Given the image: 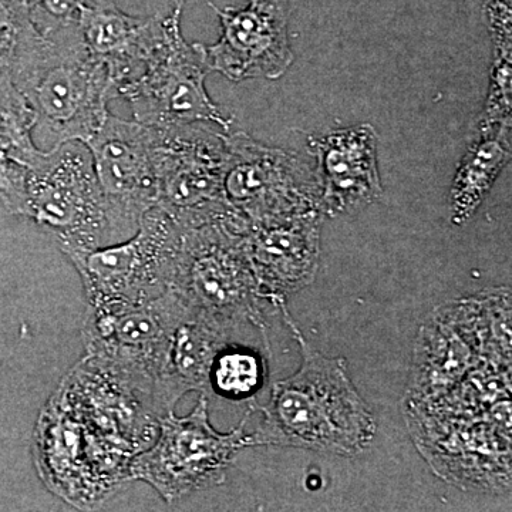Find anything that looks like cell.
Segmentation results:
<instances>
[{"label": "cell", "mask_w": 512, "mask_h": 512, "mask_svg": "<svg viewBox=\"0 0 512 512\" xmlns=\"http://www.w3.org/2000/svg\"><path fill=\"white\" fill-rule=\"evenodd\" d=\"M36 126L35 110L6 74L0 79V151L25 167H33L46 153L33 141Z\"/></svg>", "instance_id": "17"}, {"label": "cell", "mask_w": 512, "mask_h": 512, "mask_svg": "<svg viewBox=\"0 0 512 512\" xmlns=\"http://www.w3.org/2000/svg\"><path fill=\"white\" fill-rule=\"evenodd\" d=\"M10 77L35 110L49 150L67 141L86 143L119 97L107 67L83 45L77 23L55 35L37 30L20 47Z\"/></svg>", "instance_id": "2"}, {"label": "cell", "mask_w": 512, "mask_h": 512, "mask_svg": "<svg viewBox=\"0 0 512 512\" xmlns=\"http://www.w3.org/2000/svg\"><path fill=\"white\" fill-rule=\"evenodd\" d=\"M265 379L264 356L251 346L231 340L212 363L208 392L229 400H247L262 389Z\"/></svg>", "instance_id": "18"}, {"label": "cell", "mask_w": 512, "mask_h": 512, "mask_svg": "<svg viewBox=\"0 0 512 512\" xmlns=\"http://www.w3.org/2000/svg\"><path fill=\"white\" fill-rule=\"evenodd\" d=\"M163 15L134 18L110 0H87L80 9L77 30L83 45L109 70L117 94L143 72L161 33Z\"/></svg>", "instance_id": "15"}, {"label": "cell", "mask_w": 512, "mask_h": 512, "mask_svg": "<svg viewBox=\"0 0 512 512\" xmlns=\"http://www.w3.org/2000/svg\"><path fill=\"white\" fill-rule=\"evenodd\" d=\"M322 214L274 224H249L247 245L256 279L272 308L315 281L320 259Z\"/></svg>", "instance_id": "13"}, {"label": "cell", "mask_w": 512, "mask_h": 512, "mask_svg": "<svg viewBox=\"0 0 512 512\" xmlns=\"http://www.w3.org/2000/svg\"><path fill=\"white\" fill-rule=\"evenodd\" d=\"M302 353L298 372L272 386L262 420L252 434L255 447L302 448L329 456L355 457L372 444L376 420L356 389L343 357L326 356L309 346L279 308Z\"/></svg>", "instance_id": "1"}, {"label": "cell", "mask_w": 512, "mask_h": 512, "mask_svg": "<svg viewBox=\"0 0 512 512\" xmlns=\"http://www.w3.org/2000/svg\"><path fill=\"white\" fill-rule=\"evenodd\" d=\"M36 32L23 0H0V79L12 72L20 47Z\"/></svg>", "instance_id": "19"}, {"label": "cell", "mask_w": 512, "mask_h": 512, "mask_svg": "<svg viewBox=\"0 0 512 512\" xmlns=\"http://www.w3.org/2000/svg\"><path fill=\"white\" fill-rule=\"evenodd\" d=\"M28 194V218L45 229L64 256L111 244L106 200L82 141L46 150L29 168Z\"/></svg>", "instance_id": "6"}, {"label": "cell", "mask_w": 512, "mask_h": 512, "mask_svg": "<svg viewBox=\"0 0 512 512\" xmlns=\"http://www.w3.org/2000/svg\"><path fill=\"white\" fill-rule=\"evenodd\" d=\"M109 215L111 244L137 231L158 204V178L151 127L109 114L86 141Z\"/></svg>", "instance_id": "11"}, {"label": "cell", "mask_w": 512, "mask_h": 512, "mask_svg": "<svg viewBox=\"0 0 512 512\" xmlns=\"http://www.w3.org/2000/svg\"><path fill=\"white\" fill-rule=\"evenodd\" d=\"M185 305L173 291L140 305L87 308L83 340L87 353L120 377L158 416L163 402L165 370L175 328Z\"/></svg>", "instance_id": "5"}, {"label": "cell", "mask_w": 512, "mask_h": 512, "mask_svg": "<svg viewBox=\"0 0 512 512\" xmlns=\"http://www.w3.org/2000/svg\"><path fill=\"white\" fill-rule=\"evenodd\" d=\"M249 222L237 211L181 228L170 291L185 306L231 335L247 325L264 330L271 306L256 279L247 245Z\"/></svg>", "instance_id": "3"}, {"label": "cell", "mask_w": 512, "mask_h": 512, "mask_svg": "<svg viewBox=\"0 0 512 512\" xmlns=\"http://www.w3.org/2000/svg\"><path fill=\"white\" fill-rule=\"evenodd\" d=\"M151 136L160 190L157 205L181 228L195 227L235 211L224 194V134L195 123L151 127Z\"/></svg>", "instance_id": "10"}, {"label": "cell", "mask_w": 512, "mask_h": 512, "mask_svg": "<svg viewBox=\"0 0 512 512\" xmlns=\"http://www.w3.org/2000/svg\"><path fill=\"white\" fill-rule=\"evenodd\" d=\"M29 168L0 151V202L13 215L28 218Z\"/></svg>", "instance_id": "21"}, {"label": "cell", "mask_w": 512, "mask_h": 512, "mask_svg": "<svg viewBox=\"0 0 512 512\" xmlns=\"http://www.w3.org/2000/svg\"><path fill=\"white\" fill-rule=\"evenodd\" d=\"M247 417L237 429L220 433L208 419V399L201 394L187 416L173 410L158 419V436L151 446L131 458L128 474L154 488L165 503L218 487L242 450L255 447Z\"/></svg>", "instance_id": "4"}, {"label": "cell", "mask_w": 512, "mask_h": 512, "mask_svg": "<svg viewBox=\"0 0 512 512\" xmlns=\"http://www.w3.org/2000/svg\"><path fill=\"white\" fill-rule=\"evenodd\" d=\"M33 26L49 36L73 28L87 0H23Z\"/></svg>", "instance_id": "20"}, {"label": "cell", "mask_w": 512, "mask_h": 512, "mask_svg": "<svg viewBox=\"0 0 512 512\" xmlns=\"http://www.w3.org/2000/svg\"><path fill=\"white\" fill-rule=\"evenodd\" d=\"M181 10L178 3L164 16L163 33L143 72L120 89L119 97L130 104L134 120L144 126L214 123L228 131L232 120L224 117L205 90V77L211 72L207 47L185 42Z\"/></svg>", "instance_id": "8"}, {"label": "cell", "mask_w": 512, "mask_h": 512, "mask_svg": "<svg viewBox=\"0 0 512 512\" xmlns=\"http://www.w3.org/2000/svg\"><path fill=\"white\" fill-rule=\"evenodd\" d=\"M222 36L207 47L211 70L231 82L279 79L293 62L286 29V0H249L245 9H218Z\"/></svg>", "instance_id": "12"}, {"label": "cell", "mask_w": 512, "mask_h": 512, "mask_svg": "<svg viewBox=\"0 0 512 512\" xmlns=\"http://www.w3.org/2000/svg\"><path fill=\"white\" fill-rule=\"evenodd\" d=\"M224 194L251 225L274 224L320 212L318 171L295 154L262 146L245 133L224 134Z\"/></svg>", "instance_id": "9"}, {"label": "cell", "mask_w": 512, "mask_h": 512, "mask_svg": "<svg viewBox=\"0 0 512 512\" xmlns=\"http://www.w3.org/2000/svg\"><path fill=\"white\" fill-rule=\"evenodd\" d=\"M318 157L320 212L328 217L353 214L383 195L377 170V134L365 124L332 131L312 141Z\"/></svg>", "instance_id": "14"}, {"label": "cell", "mask_w": 512, "mask_h": 512, "mask_svg": "<svg viewBox=\"0 0 512 512\" xmlns=\"http://www.w3.org/2000/svg\"><path fill=\"white\" fill-rule=\"evenodd\" d=\"M183 229L163 208H151L137 231L116 244L67 255L82 279L87 308L140 305L170 288Z\"/></svg>", "instance_id": "7"}, {"label": "cell", "mask_w": 512, "mask_h": 512, "mask_svg": "<svg viewBox=\"0 0 512 512\" xmlns=\"http://www.w3.org/2000/svg\"><path fill=\"white\" fill-rule=\"evenodd\" d=\"M231 340L227 329L185 306L171 340L165 370L163 402L167 412L184 394L208 392L212 363Z\"/></svg>", "instance_id": "16"}]
</instances>
